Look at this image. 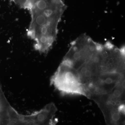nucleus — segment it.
<instances>
[{
	"label": "nucleus",
	"instance_id": "obj_1",
	"mask_svg": "<svg viewBox=\"0 0 125 125\" xmlns=\"http://www.w3.org/2000/svg\"><path fill=\"white\" fill-rule=\"evenodd\" d=\"M66 8L63 0H41L30 9L31 19L27 34L36 51L45 54L52 48Z\"/></svg>",
	"mask_w": 125,
	"mask_h": 125
},
{
	"label": "nucleus",
	"instance_id": "obj_2",
	"mask_svg": "<svg viewBox=\"0 0 125 125\" xmlns=\"http://www.w3.org/2000/svg\"><path fill=\"white\" fill-rule=\"evenodd\" d=\"M53 85L62 94H81L87 96L76 71L61 64L51 79Z\"/></svg>",
	"mask_w": 125,
	"mask_h": 125
},
{
	"label": "nucleus",
	"instance_id": "obj_3",
	"mask_svg": "<svg viewBox=\"0 0 125 125\" xmlns=\"http://www.w3.org/2000/svg\"><path fill=\"white\" fill-rule=\"evenodd\" d=\"M16 111L6 98L0 83V125H12Z\"/></svg>",
	"mask_w": 125,
	"mask_h": 125
},
{
	"label": "nucleus",
	"instance_id": "obj_4",
	"mask_svg": "<svg viewBox=\"0 0 125 125\" xmlns=\"http://www.w3.org/2000/svg\"><path fill=\"white\" fill-rule=\"evenodd\" d=\"M21 8L29 10L34 4L40 0H10Z\"/></svg>",
	"mask_w": 125,
	"mask_h": 125
},
{
	"label": "nucleus",
	"instance_id": "obj_5",
	"mask_svg": "<svg viewBox=\"0 0 125 125\" xmlns=\"http://www.w3.org/2000/svg\"><path fill=\"white\" fill-rule=\"evenodd\" d=\"M117 111L118 112L125 115V103H122L118 105L117 107Z\"/></svg>",
	"mask_w": 125,
	"mask_h": 125
}]
</instances>
